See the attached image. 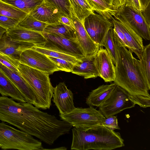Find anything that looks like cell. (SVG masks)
<instances>
[{
	"label": "cell",
	"mask_w": 150,
	"mask_h": 150,
	"mask_svg": "<svg viewBox=\"0 0 150 150\" xmlns=\"http://www.w3.org/2000/svg\"><path fill=\"white\" fill-rule=\"evenodd\" d=\"M116 55L115 78L114 81L130 95L150 96V90L139 60L113 33Z\"/></svg>",
	"instance_id": "6da1fadb"
},
{
	"label": "cell",
	"mask_w": 150,
	"mask_h": 150,
	"mask_svg": "<svg viewBox=\"0 0 150 150\" xmlns=\"http://www.w3.org/2000/svg\"><path fill=\"white\" fill-rule=\"evenodd\" d=\"M72 131V150H111L125 146L119 132L102 125L74 127Z\"/></svg>",
	"instance_id": "7a4b0ae2"
},
{
	"label": "cell",
	"mask_w": 150,
	"mask_h": 150,
	"mask_svg": "<svg viewBox=\"0 0 150 150\" xmlns=\"http://www.w3.org/2000/svg\"><path fill=\"white\" fill-rule=\"evenodd\" d=\"M18 69L36 96L39 108L49 109L51 105L54 88L51 83L49 75L20 63Z\"/></svg>",
	"instance_id": "3957f363"
},
{
	"label": "cell",
	"mask_w": 150,
	"mask_h": 150,
	"mask_svg": "<svg viewBox=\"0 0 150 150\" xmlns=\"http://www.w3.org/2000/svg\"><path fill=\"white\" fill-rule=\"evenodd\" d=\"M0 144L3 150H41L42 142L27 133L0 122Z\"/></svg>",
	"instance_id": "277c9868"
},
{
	"label": "cell",
	"mask_w": 150,
	"mask_h": 150,
	"mask_svg": "<svg viewBox=\"0 0 150 150\" xmlns=\"http://www.w3.org/2000/svg\"><path fill=\"white\" fill-rule=\"evenodd\" d=\"M59 116L61 120L77 128L100 125L105 118L99 110L91 106L87 108H76L71 112Z\"/></svg>",
	"instance_id": "5b68a950"
},
{
	"label": "cell",
	"mask_w": 150,
	"mask_h": 150,
	"mask_svg": "<svg viewBox=\"0 0 150 150\" xmlns=\"http://www.w3.org/2000/svg\"><path fill=\"white\" fill-rule=\"evenodd\" d=\"M129 95L116 85L109 97L99 107V110L106 118L134 107L135 105L130 99Z\"/></svg>",
	"instance_id": "8992f818"
},
{
	"label": "cell",
	"mask_w": 150,
	"mask_h": 150,
	"mask_svg": "<svg viewBox=\"0 0 150 150\" xmlns=\"http://www.w3.org/2000/svg\"><path fill=\"white\" fill-rule=\"evenodd\" d=\"M116 14L120 16L142 38L150 40V21L142 11L124 5L117 9Z\"/></svg>",
	"instance_id": "52a82bcc"
},
{
	"label": "cell",
	"mask_w": 150,
	"mask_h": 150,
	"mask_svg": "<svg viewBox=\"0 0 150 150\" xmlns=\"http://www.w3.org/2000/svg\"><path fill=\"white\" fill-rule=\"evenodd\" d=\"M47 41L41 48L74 57L81 60L86 58L83 50L77 42L56 35L43 32Z\"/></svg>",
	"instance_id": "ba28073f"
},
{
	"label": "cell",
	"mask_w": 150,
	"mask_h": 150,
	"mask_svg": "<svg viewBox=\"0 0 150 150\" xmlns=\"http://www.w3.org/2000/svg\"><path fill=\"white\" fill-rule=\"evenodd\" d=\"M83 25L90 37L99 47H102L108 31L113 27L111 21L94 12L85 19Z\"/></svg>",
	"instance_id": "9c48e42d"
},
{
	"label": "cell",
	"mask_w": 150,
	"mask_h": 150,
	"mask_svg": "<svg viewBox=\"0 0 150 150\" xmlns=\"http://www.w3.org/2000/svg\"><path fill=\"white\" fill-rule=\"evenodd\" d=\"M19 61L21 64L49 75L59 71L57 66L48 56L32 48L28 49L23 51Z\"/></svg>",
	"instance_id": "30bf717a"
},
{
	"label": "cell",
	"mask_w": 150,
	"mask_h": 150,
	"mask_svg": "<svg viewBox=\"0 0 150 150\" xmlns=\"http://www.w3.org/2000/svg\"><path fill=\"white\" fill-rule=\"evenodd\" d=\"M0 69L9 78L26 100L38 108L39 105L35 93L19 73L8 68L0 62Z\"/></svg>",
	"instance_id": "8fae6325"
},
{
	"label": "cell",
	"mask_w": 150,
	"mask_h": 150,
	"mask_svg": "<svg viewBox=\"0 0 150 150\" xmlns=\"http://www.w3.org/2000/svg\"><path fill=\"white\" fill-rule=\"evenodd\" d=\"M94 63L99 77L105 82L114 81L115 66L108 52L103 47H100L94 56Z\"/></svg>",
	"instance_id": "7c38bea8"
},
{
	"label": "cell",
	"mask_w": 150,
	"mask_h": 150,
	"mask_svg": "<svg viewBox=\"0 0 150 150\" xmlns=\"http://www.w3.org/2000/svg\"><path fill=\"white\" fill-rule=\"evenodd\" d=\"M52 100L59 114L70 113L76 108L73 101V94L64 82L59 83L53 88Z\"/></svg>",
	"instance_id": "4fadbf2b"
},
{
	"label": "cell",
	"mask_w": 150,
	"mask_h": 150,
	"mask_svg": "<svg viewBox=\"0 0 150 150\" xmlns=\"http://www.w3.org/2000/svg\"><path fill=\"white\" fill-rule=\"evenodd\" d=\"M77 41L82 49L86 58L94 57L100 47L91 38L86 31L83 24L75 15L72 16Z\"/></svg>",
	"instance_id": "5bb4252c"
},
{
	"label": "cell",
	"mask_w": 150,
	"mask_h": 150,
	"mask_svg": "<svg viewBox=\"0 0 150 150\" xmlns=\"http://www.w3.org/2000/svg\"><path fill=\"white\" fill-rule=\"evenodd\" d=\"M7 35L12 40L28 42L41 47L47 40L41 33L28 30L18 25L6 30Z\"/></svg>",
	"instance_id": "9a60e30c"
},
{
	"label": "cell",
	"mask_w": 150,
	"mask_h": 150,
	"mask_svg": "<svg viewBox=\"0 0 150 150\" xmlns=\"http://www.w3.org/2000/svg\"><path fill=\"white\" fill-rule=\"evenodd\" d=\"M123 33L130 48V50L134 53L139 59L141 58L144 46L142 38L138 35L120 16L115 13L113 16Z\"/></svg>",
	"instance_id": "2e32d148"
},
{
	"label": "cell",
	"mask_w": 150,
	"mask_h": 150,
	"mask_svg": "<svg viewBox=\"0 0 150 150\" xmlns=\"http://www.w3.org/2000/svg\"><path fill=\"white\" fill-rule=\"evenodd\" d=\"M34 46V45L30 43L13 40L6 33L0 40V52L18 61L23 51L32 48Z\"/></svg>",
	"instance_id": "e0dca14e"
},
{
	"label": "cell",
	"mask_w": 150,
	"mask_h": 150,
	"mask_svg": "<svg viewBox=\"0 0 150 150\" xmlns=\"http://www.w3.org/2000/svg\"><path fill=\"white\" fill-rule=\"evenodd\" d=\"M29 14L37 20L49 24L59 23V18L64 15L57 8L45 1Z\"/></svg>",
	"instance_id": "ac0fdd59"
},
{
	"label": "cell",
	"mask_w": 150,
	"mask_h": 150,
	"mask_svg": "<svg viewBox=\"0 0 150 150\" xmlns=\"http://www.w3.org/2000/svg\"><path fill=\"white\" fill-rule=\"evenodd\" d=\"M116 85L114 83L102 85L92 90L86 99V103L89 106L99 107L109 97Z\"/></svg>",
	"instance_id": "d6986e66"
},
{
	"label": "cell",
	"mask_w": 150,
	"mask_h": 150,
	"mask_svg": "<svg viewBox=\"0 0 150 150\" xmlns=\"http://www.w3.org/2000/svg\"><path fill=\"white\" fill-rule=\"evenodd\" d=\"M94 57L85 58L77 64H74L72 73L81 76L85 79H95L99 77L94 63Z\"/></svg>",
	"instance_id": "ffe728a7"
},
{
	"label": "cell",
	"mask_w": 150,
	"mask_h": 150,
	"mask_svg": "<svg viewBox=\"0 0 150 150\" xmlns=\"http://www.w3.org/2000/svg\"><path fill=\"white\" fill-rule=\"evenodd\" d=\"M0 93L1 96L10 97L18 102H27L18 89L0 69Z\"/></svg>",
	"instance_id": "44dd1931"
},
{
	"label": "cell",
	"mask_w": 150,
	"mask_h": 150,
	"mask_svg": "<svg viewBox=\"0 0 150 150\" xmlns=\"http://www.w3.org/2000/svg\"><path fill=\"white\" fill-rule=\"evenodd\" d=\"M43 32L48 34L59 35L71 41L77 42L75 29L60 23L49 24Z\"/></svg>",
	"instance_id": "7402d4cb"
},
{
	"label": "cell",
	"mask_w": 150,
	"mask_h": 150,
	"mask_svg": "<svg viewBox=\"0 0 150 150\" xmlns=\"http://www.w3.org/2000/svg\"><path fill=\"white\" fill-rule=\"evenodd\" d=\"M76 17L83 24L85 19L94 11L86 0H69Z\"/></svg>",
	"instance_id": "603a6c76"
},
{
	"label": "cell",
	"mask_w": 150,
	"mask_h": 150,
	"mask_svg": "<svg viewBox=\"0 0 150 150\" xmlns=\"http://www.w3.org/2000/svg\"><path fill=\"white\" fill-rule=\"evenodd\" d=\"M86 0L94 11H96L98 14L105 17L110 21L117 11L113 10L112 7L104 0Z\"/></svg>",
	"instance_id": "cb8c5ba5"
},
{
	"label": "cell",
	"mask_w": 150,
	"mask_h": 150,
	"mask_svg": "<svg viewBox=\"0 0 150 150\" xmlns=\"http://www.w3.org/2000/svg\"><path fill=\"white\" fill-rule=\"evenodd\" d=\"M28 14L44 1V0H2Z\"/></svg>",
	"instance_id": "d4e9b609"
},
{
	"label": "cell",
	"mask_w": 150,
	"mask_h": 150,
	"mask_svg": "<svg viewBox=\"0 0 150 150\" xmlns=\"http://www.w3.org/2000/svg\"><path fill=\"white\" fill-rule=\"evenodd\" d=\"M28 14L2 0H0V15L22 20Z\"/></svg>",
	"instance_id": "484cf974"
},
{
	"label": "cell",
	"mask_w": 150,
	"mask_h": 150,
	"mask_svg": "<svg viewBox=\"0 0 150 150\" xmlns=\"http://www.w3.org/2000/svg\"><path fill=\"white\" fill-rule=\"evenodd\" d=\"M48 25L37 20L30 14H28L19 23L18 25L28 30L41 33Z\"/></svg>",
	"instance_id": "4316f807"
},
{
	"label": "cell",
	"mask_w": 150,
	"mask_h": 150,
	"mask_svg": "<svg viewBox=\"0 0 150 150\" xmlns=\"http://www.w3.org/2000/svg\"><path fill=\"white\" fill-rule=\"evenodd\" d=\"M32 48L47 56L64 59L74 64H77L82 61L72 56L43 48L33 46Z\"/></svg>",
	"instance_id": "83f0119b"
},
{
	"label": "cell",
	"mask_w": 150,
	"mask_h": 150,
	"mask_svg": "<svg viewBox=\"0 0 150 150\" xmlns=\"http://www.w3.org/2000/svg\"><path fill=\"white\" fill-rule=\"evenodd\" d=\"M140 64L150 88V44L144 46L141 58L139 59Z\"/></svg>",
	"instance_id": "f1b7e54d"
},
{
	"label": "cell",
	"mask_w": 150,
	"mask_h": 150,
	"mask_svg": "<svg viewBox=\"0 0 150 150\" xmlns=\"http://www.w3.org/2000/svg\"><path fill=\"white\" fill-rule=\"evenodd\" d=\"M57 8L64 16L72 19L75 15L69 0H44Z\"/></svg>",
	"instance_id": "f546056e"
},
{
	"label": "cell",
	"mask_w": 150,
	"mask_h": 150,
	"mask_svg": "<svg viewBox=\"0 0 150 150\" xmlns=\"http://www.w3.org/2000/svg\"><path fill=\"white\" fill-rule=\"evenodd\" d=\"M108 52L113 62L115 65L116 63V55L114 39L113 27L108 32L102 45Z\"/></svg>",
	"instance_id": "4dcf8cb0"
},
{
	"label": "cell",
	"mask_w": 150,
	"mask_h": 150,
	"mask_svg": "<svg viewBox=\"0 0 150 150\" xmlns=\"http://www.w3.org/2000/svg\"><path fill=\"white\" fill-rule=\"evenodd\" d=\"M0 62L11 70L19 73L18 69L20 63L19 61L10 57L1 52Z\"/></svg>",
	"instance_id": "1f68e13d"
},
{
	"label": "cell",
	"mask_w": 150,
	"mask_h": 150,
	"mask_svg": "<svg viewBox=\"0 0 150 150\" xmlns=\"http://www.w3.org/2000/svg\"><path fill=\"white\" fill-rule=\"evenodd\" d=\"M49 58L57 66L59 71L71 72L74 65L65 60L48 56Z\"/></svg>",
	"instance_id": "d6a6232c"
},
{
	"label": "cell",
	"mask_w": 150,
	"mask_h": 150,
	"mask_svg": "<svg viewBox=\"0 0 150 150\" xmlns=\"http://www.w3.org/2000/svg\"><path fill=\"white\" fill-rule=\"evenodd\" d=\"M130 99L135 105L146 108L150 106V96L142 95H129Z\"/></svg>",
	"instance_id": "836d02e7"
},
{
	"label": "cell",
	"mask_w": 150,
	"mask_h": 150,
	"mask_svg": "<svg viewBox=\"0 0 150 150\" xmlns=\"http://www.w3.org/2000/svg\"><path fill=\"white\" fill-rule=\"evenodd\" d=\"M22 20L0 15V26L6 30L18 25Z\"/></svg>",
	"instance_id": "e575fe53"
},
{
	"label": "cell",
	"mask_w": 150,
	"mask_h": 150,
	"mask_svg": "<svg viewBox=\"0 0 150 150\" xmlns=\"http://www.w3.org/2000/svg\"><path fill=\"white\" fill-rule=\"evenodd\" d=\"M100 125L114 130L120 129L118 125L117 119L116 116L114 115L105 118Z\"/></svg>",
	"instance_id": "d590c367"
},
{
	"label": "cell",
	"mask_w": 150,
	"mask_h": 150,
	"mask_svg": "<svg viewBox=\"0 0 150 150\" xmlns=\"http://www.w3.org/2000/svg\"><path fill=\"white\" fill-rule=\"evenodd\" d=\"M124 5L127 7L132 8L138 11H142L139 0H125V3Z\"/></svg>",
	"instance_id": "8d00e7d4"
},
{
	"label": "cell",
	"mask_w": 150,
	"mask_h": 150,
	"mask_svg": "<svg viewBox=\"0 0 150 150\" xmlns=\"http://www.w3.org/2000/svg\"><path fill=\"white\" fill-rule=\"evenodd\" d=\"M59 22L61 23L69 26L74 29V25L72 19L67 16L62 15L59 18Z\"/></svg>",
	"instance_id": "74e56055"
},
{
	"label": "cell",
	"mask_w": 150,
	"mask_h": 150,
	"mask_svg": "<svg viewBox=\"0 0 150 150\" xmlns=\"http://www.w3.org/2000/svg\"><path fill=\"white\" fill-rule=\"evenodd\" d=\"M125 3V0H114V9L117 10L121 6L124 5Z\"/></svg>",
	"instance_id": "f35d334b"
},
{
	"label": "cell",
	"mask_w": 150,
	"mask_h": 150,
	"mask_svg": "<svg viewBox=\"0 0 150 150\" xmlns=\"http://www.w3.org/2000/svg\"><path fill=\"white\" fill-rule=\"evenodd\" d=\"M106 3L112 7L113 9H114V0H104ZM117 11V10H116Z\"/></svg>",
	"instance_id": "ab89813d"
},
{
	"label": "cell",
	"mask_w": 150,
	"mask_h": 150,
	"mask_svg": "<svg viewBox=\"0 0 150 150\" xmlns=\"http://www.w3.org/2000/svg\"><path fill=\"white\" fill-rule=\"evenodd\" d=\"M6 30L0 26V40L3 35L5 33Z\"/></svg>",
	"instance_id": "60d3db41"
},
{
	"label": "cell",
	"mask_w": 150,
	"mask_h": 150,
	"mask_svg": "<svg viewBox=\"0 0 150 150\" xmlns=\"http://www.w3.org/2000/svg\"><path fill=\"white\" fill-rule=\"evenodd\" d=\"M46 149H47V150H67V148L65 147H63V146H62V147H58V148H54V149H43V150H46Z\"/></svg>",
	"instance_id": "b9f144b4"
},
{
	"label": "cell",
	"mask_w": 150,
	"mask_h": 150,
	"mask_svg": "<svg viewBox=\"0 0 150 150\" xmlns=\"http://www.w3.org/2000/svg\"><path fill=\"white\" fill-rule=\"evenodd\" d=\"M1 144H0V148H1Z\"/></svg>",
	"instance_id": "7bdbcfd3"
}]
</instances>
